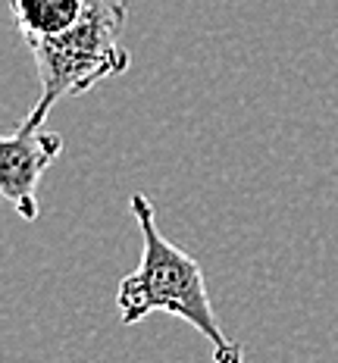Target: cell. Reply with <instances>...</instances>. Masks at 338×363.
<instances>
[{"label":"cell","mask_w":338,"mask_h":363,"mask_svg":"<svg viewBox=\"0 0 338 363\" xmlns=\"http://www.w3.org/2000/svg\"><path fill=\"white\" fill-rule=\"evenodd\" d=\"M63 154V135L47 128H26L0 135V198L26 219H38V182Z\"/></svg>","instance_id":"obj_3"},{"label":"cell","mask_w":338,"mask_h":363,"mask_svg":"<svg viewBox=\"0 0 338 363\" xmlns=\"http://www.w3.org/2000/svg\"><path fill=\"white\" fill-rule=\"evenodd\" d=\"M125 16H129V0H88L72 28L28 44L41 94L19 125L41 128L63 97H79L88 88L129 69L132 54L119 41Z\"/></svg>","instance_id":"obj_2"},{"label":"cell","mask_w":338,"mask_h":363,"mask_svg":"<svg viewBox=\"0 0 338 363\" xmlns=\"http://www.w3.org/2000/svg\"><path fill=\"white\" fill-rule=\"evenodd\" d=\"M88 0H10L13 28L28 44L54 38L79 22Z\"/></svg>","instance_id":"obj_4"},{"label":"cell","mask_w":338,"mask_h":363,"mask_svg":"<svg viewBox=\"0 0 338 363\" xmlns=\"http://www.w3.org/2000/svg\"><path fill=\"white\" fill-rule=\"evenodd\" d=\"M129 210L141 232V260L138 269L129 272L116 289L119 323L135 326L160 310L201 332L213 347V363H244V347L232 342L220 326L201 263L160 232L147 194L135 191L129 198Z\"/></svg>","instance_id":"obj_1"}]
</instances>
